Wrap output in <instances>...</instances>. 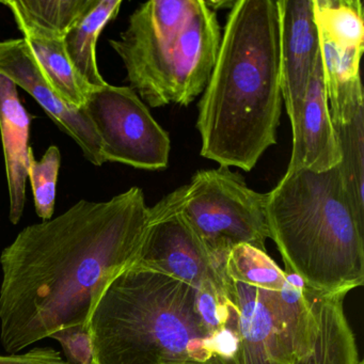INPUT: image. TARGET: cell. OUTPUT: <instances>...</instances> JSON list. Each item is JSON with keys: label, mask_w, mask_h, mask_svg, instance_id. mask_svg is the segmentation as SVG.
<instances>
[{"label": "cell", "mask_w": 364, "mask_h": 364, "mask_svg": "<svg viewBox=\"0 0 364 364\" xmlns=\"http://www.w3.org/2000/svg\"><path fill=\"white\" fill-rule=\"evenodd\" d=\"M149 221L139 187L82 200L23 229L0 255V342L18 353L72 328L88 330L107 285L135 261Z\"/></svg>", "instance_id": "cell-1"}, {"label": "cell", "mask_w": 364, "mask_h": 364, "mask_svg": "<svg viewBox=\"0 0 364 364\" xmlns=\"http://www.w3.org/2000/svg\"><path fill=\"white\" fill-rule=\"evenodd\" d=\"M282 102L277 0H237L198 106L202 156L251 171L277 144Z\"/></svg>", "instance_id": "cell-2"}, {"label": "cell", "mask_w": 364, "mask_h": 364, "mask_svg": "<svg viewBox=\"0 0 364 364\" xmlns=\"http://www.w3.org/2000/svg\"><path fill=\"white\" fill-rule=\"evenodd\" d=\"M218 336L202 321L197 289L133 264L107 285L89 323L92 364L203 361Z\"/></svg>", "instance_id": "cell-3"}, {"label": "cell", "mask_w": 364, "mask_h": 364, "mask_svg": "<svg viewBox=\"0 0 364 364\" xmlns=\"http://www.w3.org/2000/svg\"><path fill=\"white\" fill-rule=\"evenodd\" d=\"M269 238L285 269L321 295L348 294L364 283V223L338 167L287 171L267 193Z\"/></svg>", "instance_id": "cell-4"}, {"label": "cell", "mask_w": 364, "mask_h": 364, "mask_svg": "<svg viewBox=\"0 0 364 364\" xmlns=\"http://www.w3.org/2000/svg\"><path fill=\"white\" fill-rule=\"evenodd\" d=\"M221 36L216 12L205 0H151L109 44L144 104L188 106L210 80Z\"/></svg>", "instance_id": "cell-5"}, {"label": "cell", "mask_w": 364, "mask_h": 364, "mask_svg": "<svg viewBox=\"0 0 364 364\" xmlns=\"http://www.w3.org/2000/svg\"><path fill=\"white\" fill-rule=\"evenodd\" d=\"M225 289L237 311L235 349L185 364H297L310 353L317 332L310 291L289 283L276 262L225 267Z\"/></svg>", "instance_id": "cell-6"}, {"label": "cell", "mask_w": 364, "mask_h": 364, "mask_svg": "<svg viewBox=\"0 0 364 364\" xmlns=\"http://www.w3.org/2000/svg\"><path fill=\"white\" fill-rule=\"evenodd\" d=\"M178 193L181 213L219 263L240 245L266 252L267 193L249 188L240 174L221 166L199 170Z\"/></svg>", "instance_id": "cell-7"}, {"label": "cell", "mask_w": 364, "mask_h": 364, "mask_svg": "<svg viewBox=\"0 0 364 364\" xmlns=\"http://www.w3.org/2000/svg\"><path fill=\"white\" fill-rule=\"evenodd\" d=\"M82 109L99 136L105 163L144 170H161L169 165V135L131 87L107 82L92 89Z\"/></svg>", "instance_id": "cell-8"}, {"label": "cell", "mask_w": 364, "mask_h": 364, "mask_svg": "<svg viewBox=\"0 0 364 364\" xmlns=\"http://www.w3.org/2000/svg\"><path fill=\"white\" fill-rule=\"evenodd\" d=\"M133 265L196 289L225 285V265L213 257L183 216L178 189L149 208L148 227Z\"/></svg>", "instance_id": "cell-9"}, {"label": "cell", "mask_w": 364, "mask_h": 364, "mask_svg": "<svg viewBox=\"0 0 364 364\" xmlns=\"http://www.w3.org/2000/svg\"><path fill=\"white\" fill-rule=\"evenodd\" d=\"M280 27V85L296 131L315 65L321 55L313 0H277Z\"/></svg>", "instance_id": "cell-10"}, {"label": "cell", "mask_w": 364, "mask_h": 364, "mask_svg": "<svg viewBox=\"0 0 364 364\" xmlns=\"http://www.w3.org/2000/svg\"><path fill=\"white\" fill-rule=\"evenodd\" d=\"M0 75L31 95L53 121L78 144L85 157L95 166H102V144L95 127L82 109L63 103L50 88L26 42L23 39L0 41Z\"/></svg>", "instance_id": "cell-11"}, {"label": "cell", "mask_w": 364, "mask_h": 364, "mask_svg": "<svg viewBox=\"0 0 364 364\" xmlns=\"http://www.w3.org/2000/svg\"><path fill=\"white\" fill-rule=\"evenodd\" d=\"M341 159L342 153L330 116L321 55L309 82L297 129L293 133L287 171L304 169L321 173L338 167Z\"/></svg>", "instance_id": "cell-12"}, {"label": "cell", "mask_w": 364, "mask_h": 364, "mask_svg": "<svg viewBox=\"0 0 364 364\" xmlns=\"http://www.w3.org/2000/svg\"><path fill=\"white\" fill-rule=\"evenodd\" d=\"M29 129L31 117L21 103L18 87L0 75V135L5 154L6 173L9 191V219L18 225L26 202L28 176Z\"/></svg>", "instance_id": "cell-13"}, {"label": "cell", "mask_w": 364, "mask_h": 364, "mask_svg": "<svg viewBox=\"0 0 364 364\" xmlns=\"http://www.w3.org/2000/svg\"><path fill=\"white\" fill-rule=\"evenodd\" d=\"M310 295L317 319L316 336L310 353L297 364H364L345 314L347 294L321 295L310 291Z\"/></svg>", "instance_id": "cell-14"}, {"label": "cell", "mask_w": 364, "mask_h": 364, "mask_svg": "<svg viewBox=\"0 0 364 364\" xmlns=\"http://www.w3.org/2000/svg\"><path fill=\"white\" fill-rule=\"evenodd\" d=\"M323 80L332 124L351 122L364 110L360 60L363 52L341 50L321 41Z\"/></svg>", "instance_id": "cell-15"}, {"label": "cell", "mask_w": 364, "mask_h": 364, "mask_svg": "<svg viewBox=\"0 0 364 364\" xmlns=\"http://www.w3.org/2000/svg\"><path fill=\"white\" fill-rule=\"evenodd\" d=\"M40 71L59 99L82 109L92 89L78 76L65 52L63 38L33 27H18Z\"/></svg>", "instance_id": "cell-16"}, {"label": "cell", "mask_w": 364, "mask_h": 364, "mask_svg": "<svg viewBox=\"0 0 364 364\" xmlns=\"http://www.w3.org/2000/svg\"><path fill=\"white\" fill-rule=\"evenodd\" d=\"M121 6L122 0H95V5L63 38L74 70L91 88H101L107 84L97 65V40L106 25L118 16Z\"/></svg>", "instance_id": "cell-17"}, {"label": "cell", "mask_w": 364, "mask_h": 364, "mask_svg": "<svg viewBox=\"0 0 364 364\" xmlns=\"http://www.w3.org/2000/svg\"><path fill=\"white\" fill-rule=\"evenodd\" d=\"M321 41L364 52L363 6L360 0H313Z\"/></svg>", "instance_id": "cell-18"}, {"label": "cell", "mask_w": 364, "mask_h": 364, "mask_svg": "<svg viewBox=\"0 0 364 364\" xmlns=\"http://www.w3.org/2000/svg\"><path fill=\"white\" fill-rule=\"evenodd\" d=\"M95 0H10L18 27H33L65 38L70 29L95 5Z\"/></svg>", "instance_id": "cell-19"}, {"label": "cell", "mask_w": 364, "mask_h": 364, "mask_svg": "<svg viewBox=\"0 0 364 364\" xmlns=\"http://www.w3.org/2000/svg\"><path fill=\"white\" fill-rule=\"evenodd\" d=\"M333 127L342 153L338 172L355 215L364 223V110L351 122Z\"/></svg>", "instance_id": "cell-20"}, {"label": "cell", "mask_w": 364, "mask_h": 364, "mask_svg": "<svg viewBox=\"0 0 364 364\" xmlns=\"http://www.w3.org/2000/svg\"><path fill=\"white\" fill-rule=\"evenodd\" d=\"M61 166L60 150L50 146L40 161L29 151L28 178L33 189L36 212L43 221L53 218L56 202V186Z\"/></svg>", "instance_id": "cell-21"}, {"label": "cell", "mask_w": 364, "mask_h": 364, "mask_svg": "<svg viewBox=\"0 0 364 364\" xmlns=\"http://www.w3.org/2000/svg\"><path fill=\"white\" fill-rule=\"evenodd\" d=\"M55 338L63 345L70 364H92V348L88 330L72 328L54 334Z\"/></svg>", "instance_id": "cell-22"}, {"label": "cell", "mask_w": 364, "mask_h": 364, "mask_svg": "<svg viewBox=\"0 0 364 364\" xmlns=\"http://www.w3.org/2000/svg\"><path fill=\"white\" fill-rule=\"evenodd\" d=\"M0 364H70L52 347H35L25 353L0 355Z\"/></svg>", "instance_id": "cell-23"}]
</instances>
